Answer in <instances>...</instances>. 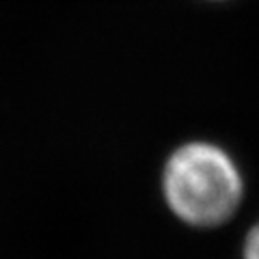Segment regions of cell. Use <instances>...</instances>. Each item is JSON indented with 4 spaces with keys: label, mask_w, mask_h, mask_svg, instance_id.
I'll use <instances>...</instances> for the list:
<instances>
[{
    "label": "cell",
    "mask_w": 259,
    "mask_h": 259,
    "mask_svg": "<svg viewBox=\"0 0 259 259\" xmlns=\"http://www.w3.org/2000/svg\"><path fill=\"white\" fill-rule=\"evenodd\" d=\"M246 182L233 153L216 141L190 139L166 153L160 197L175 221L192 229H216L238 214Z\"/></svg>",
    "instance_id": "6da1fadb"
},
{
    "label": "cell",
    "mask_w": 259,
    "mask_h": 259,
    "mask_svg": "<svg viewBox=\"0 0 259 259\" xmlns=\"http://www.w3.org/2000/svg\"><path fill=\"white\" fill-rule=\"evenodd\" d=\"M242 259H259V218L248 227L242 242Z\"/></svg>",
    "instance_id": "7a4b0ae2"
},
{
    "label": "cell",
    "mask_w": 259,
    "mask_h": 259,
    "mask_svg": "<svg viewBox=\"0 0 259 259\" xmlns=\"http://www.w3.org/2000/svg\"><path fill=\"white\" fill-rule=\"evenodd\" d=\"M205 3H229V0H205Z\"/></svg>",
    "instance_id": "3957f363"
}]
</instances>
